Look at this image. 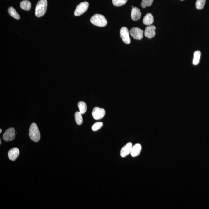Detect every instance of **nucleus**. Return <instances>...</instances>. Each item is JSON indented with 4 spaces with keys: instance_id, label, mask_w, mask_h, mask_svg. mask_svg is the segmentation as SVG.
I'll return each instance as SVG.
<instances>
[{
    "instance_id": "1",
    "label": "nucleus",
    "mask_w": 209,
    "mask_h": 209,
    "mask_svg": "<svg viewBox=\"0 0 209 209\" xmlns=\"http://www.w3.org/2000/svg\"><path fill=\"white\" fill-rule=\"evenodd\" d=\"M47 6V0H40L35 8V15L37 17L43 16L46 12Z\"/></svg>"
},
{
    "instance_id": "2",
    "label": "nucleus",
    "mask_w": 209,
    "mask_h": 209,
    "mask_svg": "<svg viewBox=\"0 0 209 209\" xmlns=\"http://www.w3.org/2000/svg\"><path fill=\"white\" fill-rule=\"evenodd\" d=\"M29 135L33 141L37 142L41 138V134L38 126L35 123L31 124L29 129Z\"/></svg>"
},
{
    "instance_id": "3",
    "label": "nucleus",
    "mask_w": 209,
    "mask_h": 209,
    "mask_svg": "<svg viewBox=\"0 0 209 209\" xmlns=\"http://www.w3.org/2000/svg\"><path fill=\"white\" fill-rule=\"evenodd\" d=\"M90 21L93 25L99 27H104L106 26L107 22L106 19L102 15L96 14L91 17Z\"/></svg>"
},
{
    "instance_id": "4",
    "label": "nucleus",
    "mask_w": 209,
    "mask_h": 209,
    "mask_svg": "<svg viewBox=\"0 0 209 209\" xmlns=\"http://www.w3.org/2000/svg\"><path fill=\"white\" fill-rule=\"evenodd\" d=\"M89 7V3L88 2H84L80 3L76 8L74 11V15L75 16H78L81 15L85 13L88 10Z\"/></svg>"
},
{
    "instance_id": "5",
    "label": "nucleus",
    "mask_w": 209,
    "mask_h": 209,
    "mask_svg": "<svg viewBox=\"0 0 209 209\" xmlns=\"http://www.w3.org/2000/svg\"><path fill=\"white\" fill-rule=\"evenodd\" d=\"M105 114V111L104 108L95 107L93 109L92 115L93 118L96 120L101 119L104 116Z\"/></svg>"
},
{
    "instance_id": "6",
    "label": "nucleus",
    "mask_w": 209,
    "mask_h": 209,
    "mask_svg": "<svg viewBox=\"0 0 209 209\" xmlns=\"http://www.w3.org/2000/svg\"><path fill=\"white\" fill-rule=\"evenodd\" d=\"M120 36L123 42L126 44H129L131 43L129 37V34L128 29L126 27H122L120 30Z\"/></svg>"
},
{
    "instance_id": "7",
    "label": "nucleus",
    "mask_w": 209,
    "mask_h": 209,
    "mask_svg": "<svg viewBox=\"0 0 209 209\" xmlns=\"http://www.w3.org/2000/svg\"><path fill=\"white\" fill-rule=\"evenodd\" d=\"M15 137V129L11 127L7 129L3 135V138L5 141H12Z\"/></svg>"
},
{
    "instance_id": "8",
    "label": "nucleus",
    "mask_w": 209,
    "mask_h": 209,
    "mask_svg": "<svg viewBox=\"0 0 209 209\" xmlns=\"http://www.w3.org/2000/svg\"><path fill=\"white\" fill-rule=\"evenodd\" d=\"M144 31L138 28H133L130 30V35L133 37L134 39L136 40H141L143 36Z\"/></svg>"
},
{
    "instance_id": "9",
    "label": "nucleus",
    "mask_w": 209,
    "mask_h": 209,
    "mask_svg": "<svg viewBox=\"0 0 209 209\" xmlns=\"http://www.w3.org/2000/svg\"><path fill=\"white\" fill-rule=\"evenodd\" d=\"M132 147V144L131 142L128 143L126 144L121 149L120 152L121 157L124 158L131 154Z\"/></svg>"
},
{
    "instance_id": "10",
    "label": "nucleus",
    "mask_w": 209,
    "mask_h": 209,
    "mask_svg": "<svg viewBox=\"0 0 209 209\" xmlns=\"http://www.w3.org/2000/svg\"><path fill=\"white\" fill-rule=\"evenodd\" d=\"M156 27L154 25H149L146 27L144 32L145 37L151 38L155 36Z\"/></svg>"
},
{
    "instance_id": "11",
    "label": "nucleus",
    "mask_w": 209,
    "mask_h": 209,
    "mask_svg": "<svg viewBox=\"0 0 209 209\" xmlns=\"http://www.w3.org/2000/svg\"><path fill=\"white\" fill-rule=\"evenodd\" d=\"M19 150L18 148H13L9 150L8 156L9 159L12 161H15L19 155Z\"/></svg>"
},
{
    "instance_id": "12",
    "label": "nucleus",
    "mask_w": 209,
    "mask_h": 209,
    "mask_svg": "<svg viewBox=\"0 0 209 209\" xmlns=\"http://www.w3.org/2000/svg\"><path fill=\"white\" fill-rule=\"evenodd\" d=\"M141 11L137 7H134L131 10V17L133 20L136 21L141 18Z\"/></svg>"
},
{
    "instance_id": "13",
    "label": "nucleus",
    "mask_w": 209,
    "mask_h": 209,
    "mask_svg": "<svg viewBox=\"0 0 209 209\" xmlns=\"http://www.w3.org/2000/svg\"><path fill=\"white\" fill-rule=\"evenodd\" d=\"M142 150V147L141 144H136L133 146L131 151V155L132 157H136L139 155Z\"/></svg>"
},
{
    "instance_id": "14",
    "label": "nucleus",
    "mask_w": 209,
    "mask_h": 209,
    "mask_svg": "<svg viewBox=\"0 0 209 209\" xmlns=\"http://www.w3.org/2000/svg\"><path fill=\"white\" fill-rule=\"evenodd\" d=\"M144 24L147 25H151L154 22V18L151 13L147 14L144 17L143 21Z\"/></svg>"
},
{
    "instance_id": "15",
    "label": "nucleus",
    "mask_w": 209,
    "mask_h": 209,
    "mask_svg": "<svg viewBox=\"0 0 209 209\" xmlns=\"http://www.w3.org/2000/svg\"><path fill=\"white\" fill-rule=\"evenodd\" d=\"M20 8L24 10L28 11L30 10L31 7V3L27 0H24L20 3Z\"/></svg>"
},
{
    "instance_id": "16",
    "label": "nucleus",
    "mask_w": 209,
    "mask_h": 209,
    "mask_svg": "<svg viewBox=\"0 0 209 209\" xmlns=\"http://www.w3.org/2000/svg\"><path fill=\"white\" fill-rule=\"evenodd\" d=\"M8 12L9 15L13 17L15 19L17 20H19L20 19V16L19 14L17 12V11L15 9L13 8L12 7H9L8 9Z\"/></svg>"
},
{
    "instance_id": "17",
    "label": "nucleus",
    "mask_w": 209,
    "mask_h": 209,
    "mask_svg": "<svg viewBox=\"0 0 209 209\" xmlns=\"http://www.w3.org/2000/svg\"><path fill=\"white\" fill-rule=\"evenodd\" d=\"M201 52L199 51H195L194 54V58L193 60V64L194 65H197L200 62V58H201Z\"/></svg>"
},
{
    "instance_id": "18",
    "label": "nucleus",
    "mask_w": 209,
    "mask_h": 209,
    "mask_svg": "<svg viewBox=\"0 0 209 209\" xmlns=\"http://www.w3.org/2000/svg\"><path fill=\"white\" fill-rule=\"evenodd\" d=\"M78 107L79 112L81 114H84L87 111V107L86 104L84 101H80L78 103Z\"/></svg>"
},
{
    "instance_id": "19",
    "label": "nucleus",
    "mask_w": 209,
    "mask_h": 209,
    "mask_svg": "<svg viewBox=\"0 0 209 209\" xmlns=\"http://www.w3.org/2000/svg\"><path fill=\"white\" fill-rule=\"evenodd\" d=\"M82 114L80 112H76L75 113L74 117H75L76 122L78 125H81L83 123V119Z\"/></svg>"
},
{
    "instance_id": "20",
    "label": "nucleus",
    "mask_w": 209,
    "mask_h": 209,
    "mask_svg": "<svg viewBox=\"0 0 209 209\" xmlns=\"http://www.w3.org/2000/svg\"><path fill=\"white\" fill-rule=\"evenodd\" d=\"M206 0H197L196 7L197 9H202L205 5Z\"/></svg>"
},
{
    "instance_id": "21",
    "label": "nucleus",
    "mask_w": 209,
    "mask_h": 209,
    "mask_svg": "<svg viewBox=\"0 0 209 209\" xmlns=\"http://www.w3.org/2000/svg\"><path fill=\"white\" fill-rule=\"evenodd\" d=\"M127 0H112L113 5L115 6H122L127 2Z\"/></svg>"
},
{
    "instance_id": "22",
    "label": "nucleus",
    "mask_w": 209,
    "mask_h": 209,
    "mask_svg": "<svg viewBox=\"0 0 209 209\" xmlns=\"http://www.w3.org/2000/svg\"><path fill=\"white\" fill-rule=\"evenodd\" d=\"M154 0H142L141 6L143 8H146L147 7L151 6Z\"/></svg>"
},
{
    "instance_id": "23",
    "label": "nucleus",
    "mask_w": 209,
    "mask_h": 209,
    "mask_svg": "<svg viewBox=\"0 0 209 209\" xmlns=\"http://www.w3.org/2000/svg\"><path fill=\"white\" fill-rule=\"evenodd\" d=\"M103 123L102 122H98L94 123L92 126L91 129L93 131H96L99 130L102 127Z\"/></svg>"
},
{
    "instance_id": "24",
    "label": "nucleus",
    "mask_w": 209,
    "mask_h": 209,
    "mask_svg": "<svg viewBox=\"0 0 209 209\" xmlns=\"http://www.w3.org/2000/svg\"><path fill=\"white\" fill-rule=\"evenodd\" d=\"M2 129H0V133H2Z\"/></svg>"
},
{
    "instance_id": "25",
    "label": "nucleus",
    "mask_w": 209,
    "mask_h": 209,
    "mask_svg": "<svg viewBox=\"0 0 209 209\" xmlns=\"http://www.w3.org/2000/svg\"><path fill=\"white\" fill-rule=\"evenodd\" d=\"M0 144H1V140L0 139Z\"/></svg>"
},
{
    "instance_id": "26",
    "label": "nucleus",
    "mask_w": 209,
    "mask_h": 209,
    "mask_svg": "<svg viewBox=\"0 0 209 209\" xmlns=\"http://www.w3.org/2000/svg\"><path fill=\"white\" fill-rule=\"evenodd\" d=\"M181 1H184V0H181Z\"/></svg>"
}]
</instances>
